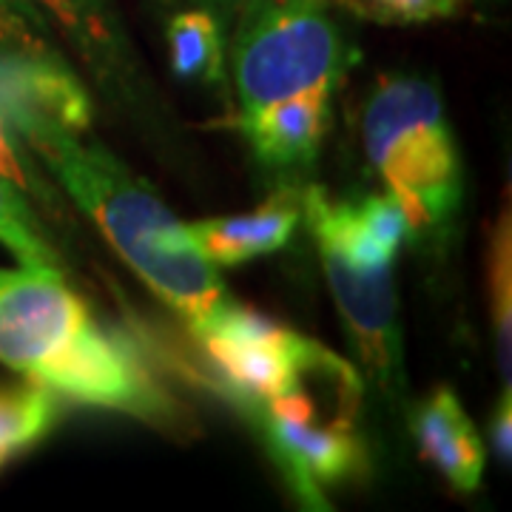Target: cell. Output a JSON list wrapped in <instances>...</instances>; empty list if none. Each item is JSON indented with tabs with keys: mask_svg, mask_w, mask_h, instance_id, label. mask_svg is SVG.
Instances as JSON below:
<instances>
[{
	"mask_svg": "<svg viewBox=\"0 0 512 512\" xmlns=\"http://www.w3.org/2000/svg\"><path fill=\"white\" fill-rule=\"evenodd\" d=\"M359 15L384 26H421L461 12L464 0H348Z\"/></svg>",
	"mask_w": 512,
	"mask_h": 512,
	"instance_id": "cell-20",
	"label": "cell"
},
{
	"mask_svg": "<svg viewBox=\"0 0 512 512\" xmlns=\"http://www.w3.org/2000/svg\"><path fill=\"white\" fill-rule=\"evenodd\" d=\"M0 109L20 134L60 128L89 134L94 103L66 55H0Z\"/></svg>",
	"mask_w": 512,
	"mask_h": 512,
	"instance_id": "cell-9",
	"label": "cell"
},
{
	"mask_svg": "<svg viewBox=\"0 0 512 512\" xmlns=\"http://www.w3.org/2000/svg\"><path fill=\"white\" fill-rule=\"evenodd\" d=\"M191 336L214 370V384L239 410L285 393L322 348L234 299Z\"/></svg>",
	"mask_w": 512,
	"mask_h": 512,
	"instance_id": "cell-6",
	"label": "cell"
},
{
	"mask_svg": "<svg viewBox=\"0 0 512 512\" xmlns=\"http://www.w3.org/2000/svg\"><path fill=\"white\" fill-rule=\"evenodd\" d=\"M0 174L9 183L18 185L37 211L46 214L57 228H69V211L60 200L57 188L49 183V177L43 174L35 154L20 140L18 131L6 120L3 109H0Z\"/></svg>",
	"mask_w": 512,
	"mask_h": 512,
	"instance_id": "cell-17",
	"label": "cell"
},
{
	"mask_svg": "<svg viewBox=\"0 0 512 512\" xmlns=\"http://www.w3.org/2000/svg\"><path fill=\"white\" fill-rule=\"evenodd\" d=\"M0 245L29 268H60L66 259L49 239L32 200L0 174Z\"/></svg>",
	"mask_w": 512,
	"mask_h": 512,
	"instance_id": "cell-16",
	"label": "cell"
},
{
	"mask_svg": "<svg viewBox=\"0 0 512 512\" xmlns=\"http://www.w3.org/2000/svg\"><path fill=\"white\" fill-rule=\"evenodd\" d=\"M367 165L410 214L416 234L447 225L461 205V160L439 86L384 74L362 106Z\"/></svg>",
	"mask_w": 512,
	"mask_h": 512,
	"instance_id": "cell-4",
	"label": "cell"
},
{
	"mask_svg": "<svg viewBox=\"0 0 512 512\" xmlns=\"http://www.w3.org/2000/svg\"><path fill=\"white\" fill-rule=\"evenodd\" d=\"M165 3H188V6H205V9L217 12L220 18H225V15H237V9L242 6V0H165Z\"/></svg>",
	"mask_w": 512,
	"mask_h": 512,
	"instance_id": "cell-22",
	"label": "cell"
},
{
	"mask_svg": "<svg viewBox=\"0 0 512 512\" xmlns=\"http://www.w3.org/2000/svg\"><path fill=\"white\" fill-rule=\"evenodd\" d=\"M316 245L359 365L387 399H396L404 387V345L393 265L359 268L328 242Z\"/></svg>",
	"mask_w": 512,
	"mask_h": 512,
	"instance_id": "cell-7",
	"label": "cell"
},
{
	"mask_svg": "<svg viewBox=\"0 0 512 512\" xmlns=\"http://www.w3.org/2000/svg\"><path fill=\"white\" fill-rule=\"evenodd\" d=\"M259 163L276 171L311 168L330 128V97L299 94L239 120Z\"/></svg>",
	"mask_w": 512,
	"mask_h": 512,
	"instance_id": "cell-12",
	"label": "cell"
},
{
	"mask_svg": "<svg viewBox=\"0 0 512 512\" xmlns=\"http://www.w3.org/2000/svg\"><path fill=\"white\" fill-rule=\"evenodd\" d=\"M3 464H6V456H0V467H3Z\"/></svg>",
	"mask_w": 512,
	"mask_h": 512,
	"instance_id": "cell-23",
	"label": "cell"
},
{
	"mask_svg": "<svg viewBox=\"0 0 512 512\" xmlns=\"http://www.w3.org/2000/svg\"><path fill=\"white\" fill-rule=\"evenodd\" d=\"M410 430L419 456L439 473L456 493H476L484 481L487 453L476 424L450 387L433 390L416 404Z\"/></svg>",
	"mask_w": 512,
	"mask_h": 512,
	"instance_id": "cell-10",
	"label": "cell"
},
{
	"mask_svg": "<svg viewBox=\"0 0 512 512\" xmlns=\"http://www.w3.org/2000/svg\"><path fill=\"white\" fill-rule=\"evenodd\" d=\"M487 291L493 319L495 365L504 387H512V222L510 202L495 222L487 248Z\"/></svg>",
	"mask_w": 512,
	"mask_h": 512,
	"instance_id": "cell-15",
	"label": "cell"
},
{
	"mask_svg": "<svg viewBox=\"0 0 512 512\" xmlns=\"http://www.w3.org/2000/svg\"><path fill=\"white\" fill-rule=\"evenodd\" d=\"M0 55H66L49 20L29 0H0Z\"/></svg>",
	"mask_w": 512,
	"mask_h": 512,
	"instance_id": "cell-18",
	"label": "cell"
},
{
	"mask_svg": "<svg viewBox=\"0 0 512 512\" xmlns=\"http://www.w3.org/2000/svg\"><path fill=\"white\" fill-rule=\"evenodd\" d=\"M168 63L174 77L200 86H220L225 80V26L217 12L205 6L180 9L168 20Z\"/></svg>",
	"mask_w": 512,
	"mask_h": 512,
	"instance_id": "cell-13",
	"label": "cell"
},
{
	"mask_svg": "<svg viewBox=\"0 0 512 512\" xmlns=\"http://www.w3.org/2000/svg\"><path fill=\"white\" fill-rule=\"evenodd\" d=\"M20 140L128 268L183 316L188 330L205 325L231 302L217 265L202 254L191 225L109 148L89 140V134L60 128H35L20 134Z\"/></svg>",
	"mask_w": 512,
	"mask_h": 512,
	"instance_id": "cell-2",
	"label": "cell"
},
{
	"mask_svg": "<svg viewBox=\"0 0 512 512\" xmlns=\"http://www.w3.org/2000/svg\"><path fill=\"white\" fill-rule=\"evenodd\" d=\"M362 393L356 367L322 345L285 393L242 407L296 498L311 510H328L330 487L365 473L367 450L356 427Z\"/></svg>",
	"mask_w": 512,
	"mask_h": 512,
	"instance_id": "cell-3",
	"label": "cell"
},
{
	"mask_svg": "<svg viewBox=\"0 0 512 512\" xmlns=\"http://www.w3.org/2000/svg\"><path fill=\"white\" fill-rule=\"evenodd\" d=\"M490 444L498 461H512V387H504V396L490 416Z\"/></svg>",
	"mask_w": 512,
	"mask_h": 512,
	"instance_id": "cell-21",
	"label": "cell"
},
{
	"mask_svg": "<svg viewBox=\"0 0 512 512\" xmlns=\"http://www.w3.org/2000/svg\"><path fill=\"white\" fill-rule=\"evenodd\" d=\"M302 220V194L293 185L276 188L251 214L188 222L191 234L214 265H245L282 251Z\"/></svg>",
	"mask_w": 512,
	"mask_h": 512,
	"instance_id": "cell-11",
	"label": "cell"
},
{
	"mask_svg": "<svg viewBox=\"0 0 512 512\" xmlns=\"http://www.w3.org/2000/svg\"><path fill=\"white\" fill-rule=\"evenodd\" d=\"M336 0H242L231 77L245 120L299 94L333 97L353 63Z\"/></svg>",
	"mask_w": 512,
	"mask_h": 512,
	"instance_id": "cell-5",
	"label": "cell"
},
{
	"mask_svg": "<svg viewBox=\"0 0 512 512\" xmlns=\"http://www.w3.org/2000/svg\"><path fill=\"white\" fill-rule=\"evenodd\" d=\"M356 217L362 220L367 231L379 239L382 245H387L393 254H399L410 239L416 237V228L410 214L404 211V205L390 191L382 194H370L365 200L353 202Z\"/></svg>",
	"mask_w": 512,
	"mask_h": 512,
	"instance_id": "cell-19",
	"label": "cell"
},
{
	"mask_svg": "<svg viewBox=\"0 0 512 512\" xmlns=\"http://www.w3.org/2000/svg\"><path fill=\"white\" fill-rule=\"evenodd\" d=\"M0 365L69 402L160 430L183 419L140 350L94 319L60 268H0Z\"/></svg>",
	"mask_w": 512,
	"mask_h": 512,
	"instance_id": "cell-1",
	"label": "cell"
},
{
	"mask_svg": "<svg viewBox=\"0 0 512 512\" xmlns=\"http://www.w3.org/2000/svg\"><path fill=\"white\" fill-rule=\"evenodd\" d=\"M55 35L69 43L74 57L111 103L131 117L148 114L146 74L131 46L114 0H29Z\"/></svg>",
	"mask_w": 512,
	"mask_h": 512,
	"instance_id": "cell-8",
	"label": "cell"
},
{
	"mask_svg": "<svg viewBox=\"0 0 512 512\" xmlns=\"http://www.w3.org/2000/svg\"><path fill=\"white\" fill-rule=\"evenodd\" d=\"M60 419V396L35 382L0 384V456L32 447Z\"/></svg>",
	"mask_w": 512,
	"mask_h": 512,
	"instance_id": "cell-14",
	"label": "cell"
}]
</instances>
